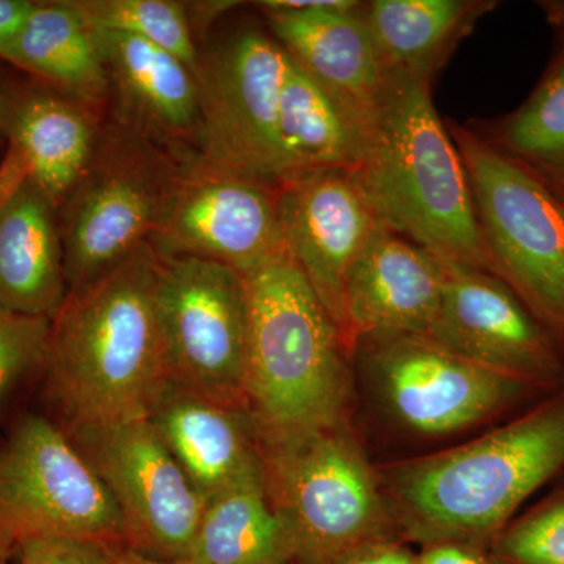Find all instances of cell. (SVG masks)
<instances>
[{"mask_svg": "<svg viewBox=\"0 0 564 564\" xmlns=\"http://www.w3.org/2000/svg\"><path fill=\"white\" fill-rule=\"evenodd\" d=\"M377 473L408 544L489 549L525 500L564 473V383L481 436Z\"/></svg>", "mask_w": 564, "mask_h": 564, "instance_id": "cell-1", "label": "cell"}, {"mask_svg": "<svg viewBox=\"0 0 564 564\" xmlns=\"http://www.w3.org/2000/svg\"><path fill=\"white\" fill-rule=\"evenodd\" d=\"M150 243L90 284L68 291L51 321L44 395L58 426L148 419L169 383Z\"/></svg>", "mask_w": 564, "mask_h": 564, "instance_id": "cell-2", "label": "cell"}, {"mask_svg": "<svg viewBox=\"0 0 564 564\" xmlns=\"http://www.w3.org/2000/svg\"><path fill=\"white\" fill-rule=\"evenodd\" d=\"M247 408L259 444L351 422L352 351L289 252L247 276Z\"/></svg>", "mask_w": 564, "mask_h": 564, "instance_id": "cell-3", "label": "cell"}, {"mask_svg": "<svg viewBox=\"0 0 564 564\" xmlns=\"http://www.w3.org/2000/svg\"><path fill=\"white\" fill-rule=\"evenodd\" d=\"M432 82L391 77L355 176L381 223L440 261L491 273L473 192Z\"/></svg>", "mask_w": 564, "mask_h": 564, "instance_id": "cell-4", "label": "cell"}, {"mask_svg": "<svg viewBox=\"0 0 564 564\" xmlns=\"http://www.w3.org/2000/svg\"><path fill=\"white\" fill-rule=\"evenodd\" d=\"M263 484L295 564H333L359 545L402 540L351 422L261 444Z\"/></svg>", "mask_w": 564, "mask_h": 564, "instance_id": "cell-5", "label": "cell"}, {"mask_svg": "<svg viewBox=\"0 0 564 564\" xmlns=\"http://www.w3.org/2000/svg\"><path fill=\"white\" fill-rule=\"evenodd\" d=\"M181 173L180 154L115 120L57 210L68 291L150 243Z\"/></svg>", "mask_w": 564, "mask_h": 564, "instance_id": "cell-6", "label": "cell"}, {"mask_svg": "<svg viewBox=\"0 0 564 564\" xmlns=\"http://www.w3.org/2000/svg\"><path fill=\"white\" fill-rule=\"evenodd\" d=\"M491 273L564 348V199L484 135L451 126Z\"/></svg>", "mask_w": 564, "mask_h": 564, "instance_id": "cell-7", "label": "cell"}, {"mask_svg": "<svg viewBox=\"0 0 564 564\" xmlns=\"http://www.w3.org/2000/svg\"><path fill=\"white\" fill-rule=\"evenodd\" d=\"M352 367L388 422L421 440L470 432L549 393L417 334L359 337Z\"/></svg>", "mask_w": 564, "mask_h": 564, "instance_id": "cell-8", "label": "cell"}, {"mask_svg": "<svg viewBox=\"0 0 564 564\" xmlns=\"http://www.w3.org/2000/svg\"><path fill=\"white\" fill-rule=\"evenodd\" d=\"M155 306L169 381L212 402L247 408V276L204 259L159 256Z\"/></svg>", "mask_w": 564, "mask_h": 564, "instance_id": "cell-9", "label": "cell"}, {"mask_svg": "<svg viewBox=\"0 0 564 564\" xmlns=\"http://www.w3.org/2000/svg\"><path fill=\"white\" fill-rule=\"evenodd\" d=\"M0 530L17 544L76 538L124 547L121 516L101 478L50 417L28 414L0 448Z\"/></svg>", "mask_w": 564, "mask_h": 564, "instance_id": "cell-10", "label": "cell"}, {"mask_svg": "<svg viewBox=\"0 0 564 564\" xmlns=\"http://www.w3.org/2000/svg\"><path fill=\"white\" fill-rule=\"evenodd\" d=\"M289 55L270 33L243 28L199 55L195 148L207 161L281 185L280 102Z\"/></svg>", "mask_w": 564, "mask_h": 564, "instance_id": "cell-11", "label": "cell"}, {"mask_svg": "<svg viewBox=\"0 0 564 564\" xmlns=\"http://www.w3.org/2000/svg\"><path fill=\"white\" fill-rule=\"evenodd\" d=\"M62 430L117 505L124 547L163 562L188 560L207 502L151 422Z\"/></svg>", "mask_w": 564, "mask_h": 564, "instance_id": "cell-12", "label": "cell"}, {"mask_svg": "<svg viewBox=\"0 0 564 564\" xmlns=\"http://www.w3.org/2000/svg\"><path fill=\"white\" fill-rule=\"evenodd\" d=\"M181 173L150 245L161 258H198L251 276L288 252L278 188L181 152Z\"/></svg>", "mask_w": 564, "mask_h": 564, "instance_id": "cell-13", "label": "cell"}, {"mask_svg": "<svg viewBox=\"0 0 564 564\" xmlns=\"http://www.w3.org/2000/svg\"><path fill=\"white\" fill-rule=\"evenodd\" d=\"M443 303L430 339L545 393L564 383V348L500 278L441 261Z\"/></svg>", "mask_w": 564, "mask_h": 564, "instance_id": "cell-14", "label": "cell"}, {"mask_svg": "<svg viewBox=\"0 0 564 564\" xmlns=\"http://www.w3.org/2000/svg\"><path fill=\"white\" fill-rule=\"evenodd\" d=\"M101 110L25 74L0 77V203L29 182L58 210L95 151Z\"/></svg>", "mask_w": 564, "mask_h": 564, "instance_id": "cell-15", "label": "cell"}, {"mask_svg": "<svg viewBox=\"0 0 564 564\" xmlns=\"http://www.w3.org/2000/svg\"><path fill=\"white\" fill-rule=\"evenodd\" d=\"M285 250L351 348L345 317V282L380 218L355 172L329 170L296 177L276 191Z\"/></svg>", "mask_w": 564, "mask_h": 564, "instance_id": "cell-16", "label": "cell"}, {"mask_svg": "<svg viewBox=\"0 0 564 564\" xmlns=\"http://www.w3.org/2000/svg\"><path fill=\"white\" fill-rule=\"evenodd\" d=\"M270 35L296 65L372 124L391 77L350 0H265L256 3Z\"/></svg>", "mask_w": 564, "mask_h": 564, "instance_id": "cell-17", "label": "cell"}, {"mask_svg": "<svg viewBox=\"0 0 564 564\" xmlns=\"http://www.w3.org/2000/svg\"><path fill=\"white\" fill-rule=\"evenodd\" d=\"M443 289L440 259L380 223L345 282V317L352 348L359 337L369 334L432 337Z\"/></svg>", "mask_w": 564, "mask_h": 564, "instance_id": "cell-18", "label": "cell"}, {"mask_svg": "<svg viewBox=\"0 0 564 564\" xmlns=\"http://www.w3.org/2000/svg\"><path fill=\"white\" fill-rule=\"evenodd\" d=\"M95 32L109 79L111 120L174 154L193 150L199 126L195 70L148 41Z\"/></svg>", "mask_w": 564, "mask_h": 564, "instance_id": "cell-19", "label": "cell"}, {"mask_svg": "<svg viewBox=\"0 0 564 564\" xmlns=\"http://www.w3.org/2000/svg\"><path fill=\"white\" fill-rule=\"evenodd\" d=\"M148 421L206 502L262 475L261 444L247 408L212 402L169 381Z\"/></svg>", "mask_w": 564, "mask_h": 564, "instance_id": "cell-20", "label": "cell"}, {"mask_svg": "<svg viewBox=\"0 0 564 564\" xmlns=\"http://www.w3.org/2000/svg\"><path fill=\"white\" fill-rule=\"evenodd\" d=\"M66 295L57 209L24 182L0 203V313L52 321Z\"/></svg>", "mask_w": 564, "mask_h": 564, "instance_id": "cell-21", "label": "cell"}, {"mask_svg": "<svg viewBox=\"0 0 564 564\" xmlns=\"http://www.w3.org/2000/svg\"><path fill=\"white\" fill-rule=\"evenodd\" d=\"M369 129L358 111L289 57L278 122L281 185L329 170L356 172Z\"/></svg>", "mask_w": 564, "mask_h": 564, "instance_id": "cell-22", "label": "cell"}, {"mask_svg": "<svg viewBox=\"0 0 564 564\" xmlns=\"http://www.w3.org/2000/svg\"><path fill=\"white\" fill-rule=\"evenodd\" d=\"M0 61L90 106L109 104V79L95 29L73 0L35 2Z\"/></svg>", "mask_w": 564, "mask_h": 564, "instance_id": "cell-23", "label": "cell"}, {"mask_svg": "<svg viewBox=\"0 0 564 564\" xmlns=\"http://www.w3.org/2000/svg\"><path fill=\"white\" fill-rule=\"evenodd\" d=\"M488 0H372L362 17L389 77L432 82L484 14Z\"/></svg>", "mask_w": 564, "mask_h": 564, "instance_id": "cell-24", "label": "cell"}, {"mask_svg": "<svg viewBox=\"0 0 564 564\" xmlns=\"http://www.w3.org/2000/svg\"><path fill=\"white\" fill-rule=\"evenodd\" d=\"M193 564H295L291 536L263 474L207 502L193 540Z\"/></svg>", "mask_w": 564, "mask_h": 564, "instance_id": "cell-25", "label": "cell"}, {"mask_svg": "<svg viewBox=\"0 0 564 564\" xmlns=\"http://www.w3.org/2000/svg\"><path fill=\"white\" fill-rule=\"evenodd\" d=\"M485 139L564 199V40L529 98Z\"/></svg>", "mask_w": 564, "mask_h": 564, "instance_id": "cell-26", "label": "cell"}, {"mask_svg": "<svg viewBox=\"0 0 564 564\" xmlns=\"http://www.w3.org/2000/svg\"><path fill=\"white\" fill-rule=\"evenodd\" d=\"M82 17L98 31L124 33L176 55L198 69L196 47L185 3L173 0H73Z\"/></svg>", "mask_w": 564, "mask_h": 564, "instance_id": "cell-27", "label": "cell"}, {"mask_svg": "<svg viewBox=\"0 0 564 564\" xmlns=\"http://www.w3.org/2000/svg\"><path fill=\"white\" fill-rule=\"evenodd\" d=\"M489 552L497 564H564V477L544 499L514 516Z\"/></svg>", "mask_w": 564, "mask_h": 564, "instance_id": "cell-28", "label": "cell"}, {"mask_svg": "<svg viewBox=\"0 0 564 564\" xmlns=\"http://www.w3.org/2000/svg\"><path fill=\"white\" fill-rule=\"evenodd\" d=\"M51 321L0 313V417L25 381L43 373Z\"/></svg>", "mask_w": 564, "mask_h": 564, "instance_id": "cell-29", "label": "cell"}, {"mask_svg": "<svg viewBox=\"0 0 564 564\" xmlns=\"http://www.w3.org/2000/svg\"><path fill=\"white\" fill-rule=\"evenodd\" d=\"M115 545L76 538H31L18 543L21 564H111Z\"/></svg>", "mask_w": 564, "mask_h": 564, "instance_id": "cell-30", "label": "cell"}, {"mask_svg": "<svg viewBox=\"0 0 564 564\" xmlns=\"http://www.w3.org/2000/svg\"><path fill=\"white\" fill-rule=\"evenodd\" d=\"M415 552L403 540H381L359 545L333 564H414Z\"/></svg>", "mask_w": 564, "mask_h": 564, "instance_id": "cell-31", "label": "cell"}, {"mask_svg": "<svg viewBox=\"0 0 564 564\" xmlns=\"http://www.w3.org/2000/svg\"><path fill=\"white\" fill-rule=\"evenodd\" d=\"M414 564H497L489 549L466 543H436L423 545L415 552Z\"/></svg>", "mask_w": 564, "mask_h": 564, "instance_id": "cell-32", "label": "cell"}, {"mask_svg": "<svg viewBox=\"0 0 564 564\" xmlns=\"http://www.w3.org/2000/svg\"><path fill=\"white\" fill-rule=\"evenodd\" d=\"M35 6L32 0H0V52L13 41Z\"/></svg>", "mask_w": 564, "mask_h": 564, "instance_id": "cell-33", "label": "cell"}, {"mask_svg": "<svg viewBox=\"0 0 564 564\" xmlns=\"http://www.w3.org/2000/svg\"><path fill=\"white\" fill-rule=\"evenodd\" d=\"M239 2H191L185 3L188 21H191L193 35L198 25H209L212 21L225 14L226 11L236 9Z\"/></svg>", "mask_w": 564, "mask_h": 564, "instance_id": "cell-34", "label": "cell"}, {"mask_svg": "<svg viewBox=\"0 0 564 564\" xmlns=\"http://www.w3.org/2000/svg\"><path fill=\"white\" fill-rule=\"evenodd\" d=\"M538 6L544 11L549 24H551L564 40V0H544V2L538 3Z\"/></svg>", "mask_w": 564, "mask_h": 564, "instance_id": "cell-35", "label": "cell"}, {"mask_svg": "<svg viewBox=\"0 0 564 564\" xmlns=\"http://www.w3.org/2000/svg\"><path fill=\"white\" fill-rule=\"evenodd\" d=\"M111 564H193L185 560V562H163V560H154L150 558V556H144L141 554H137V552L131 551V549L120 547L117 549L113 555V563Z\"/></svg>", "mask_w": 564, "mask_h": 564, "instance_id": "cell-36", "label": "cell"}, {"mask_svg": "<svg viewBox=\"0 0 564 564\" xmlns=\"http://www.w3.org/2000/svg\"><path fill=\"white\" fill-rule=\"evenodd\" d=\"M18 544L11 534L0 530V564H10L11 558L17 555Z\"/></svg>", "mask_w": 564, "mask_h": 564, "instance_id": "cell-37", "label": "cell"}, {"mask_svg": "<svg viewBox=\"0 0 564 564\" xmlns=\"http://www.w3.org/2000/svg\"><path fill=\"white\" fill-rule=\"evenodd\" d=\"M0 143H2V140H0Z\"/></svg>", "mask_w": 564, "mask_h": 564, "instance_id": "cell-38", "label": "cell"}]
</instances>
